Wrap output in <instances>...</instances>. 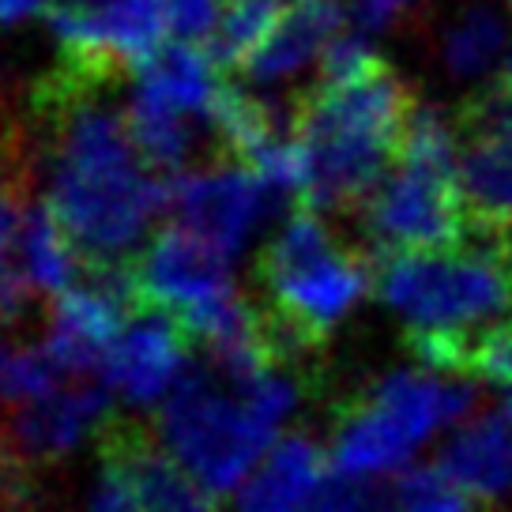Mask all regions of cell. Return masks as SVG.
I'll return each mask as SVG.
<instances>
[{"label": "cell", "mask_w": 512, "mask_h": 512, "mask_svg": "<svg viewBox=\"0 0 512 512\" xmlns=\"http://www.w3.org/2000/svg\"><path fill=\"white\" fill-rule=\"evenodd\" d=\"M170 8V23L185 42H208L219 16H223V0H166Z\"/></svg>", "instance_id": "f1b7e54d"}, {"label": "cell", "mask_w": 512, "mask_h": 512, "mask_svg": "<svg viewBox=\"0 0 512 512\" xmlns=\"http://www.w3.org/2000/svg\"><path fill=\"white\" fill-rule=\"evenodd\" d=\"M125 317H132V309L121 298L83 279L72 290L49 298V332L42 347L64 377H87L95 369L102 373L113 343L125 332Z\"/></svg>", "instance_id": "7c38bea8"}, {"label": "cell", "mask_w": 512, "mask_h": 512, "mask_svg": "<svg viewBox=\"0 0 512 512\" xmlns=\"http://www.w3.org/2000/svg\"><path fill=\"white\" fill-rule=\"evenodd\" d=\"M381 68H388V64L381 61V53L369 46L362 34H339L320 53L317 83H324V87H343V83H358L366 80V76H377Z\"/></svg>", "instance_id": "d4e9b609"}, {"label": "cell", "mask_w": 512, "mask_h": 512, "mask_svg": "<svg viewBox=\"0 0 512 512\" xmlns=\"http://www.w3.org/2000/svg\"><path fill=\"white\" fill-rule=\"evenodd\" d=\"M343 0H287L275 31L264 38L249 64L241 68L256 83H279L328 49L343 34Z\"/></svg>", "instance_id": "2e32d148"}, {"label": "cell", "mask_w": 512, "mask_h": 512, "mask_svg": "<svg viewBox=\"0 0 512 512\" xmlns=\"http://www.w3.org/2000/svg\"><path fill=\"white\" fill-rule=\"evenodd\" d=\"M61 366L46 354V347H23L0 336V407H27L61 392Z\"/></svg>", "instance_id": "603a6c76"}, {"label": "cell", "mask_w": 512, "mask_h": 512, "mask_svg": "<svg viewBox=\"0 0 512 512\" xmlns=\"http://www.w3.org/2000/svg\"><path fill=\"white\" fill-rule=\"evenodd\" d=\"M392 505L396 512H479L482 501L460 490L437 464L407 467L392 482Z\"/></svg>", "instance_id": "cb8c5ba5"}, {"label": "cell", "mask_w": 512, "mask_h": 512, "mask_svg": "<svg viewBox=\"0 0 512 512\" xmlns=\"http://www.w3.org/2000/svg\"><path fill=\"white\" fill-rule=\"evenodd\" d=\"M509 4H512V0H509Z\"/></svg>", "instance_id": "836d02e7"}, {"label": "cell", "mask_w": 512, "mask_h": 512, "mask_svg": "<svg viewBox=\"0 0 512 512\" xmlns=\"http://www.w3.org/2000/svg\"><path fill=\"white\" fill-rule=\"evenodd\" d=\"M34 177L19 170H0V272L19 264V238L31 204Z\"/></svg>", "instance_id": "484cf974"}, {"label": "cell", "mask_w": 512, "mask_h": 512, "mask_svg": "<svg viewBox=\"0 0 512 512\" xmlns=\"http://www.w3.org/2000/svg\"><path fill=\"white\" fill-rule=\"evenodd\" d=\"M411 0H351V12L362 31H384L407 12Z\"/></svg>", "instance_id": "4dcf8cb0"}, {"label": "cell", "mask_w": 512, "mask_h": 512, "mask_svg": "<svg viewBox=\"0 0 512 512\" xmlns=\"http://www.w3.org/2000/svg\"><path fill=\"white\" fill-rule=\"evenodd\" d=\"M113 87L61 61L23 106L49 151V208L83 264H125L151 219L166 211V181L147 177L125 113L106 102Z\"/></svg>", "instance_id": "6da1fadb"}, {"label": "cell", "mask_w": 512, "mask_h": 512, "mask_svg": "<svg viewBox=\"0 0 512 512\" xmlns=\"http://www.w3.org/2000/svg\"><path fill=\"white\" fill-rule=\"evenodd\" d=\"M471 377L512 392V317H505L497 328L482 336L475 362H471Z\"/></svg>", "instance_id": "83f0119b"}, {"label": "cell", "mask_w": 512, "mask_h": 512, "mask_svg": "<svg viewBox=\"0 0 512 512\" xmlns=\"http://www.w3.org/2000/svg\"><path fill=\"white\" fill-rule=\"evenodd\" d=\"M189 336L170 313L144 305L117 336L102 377L125 403H162L189 373Z\"/></svg>", "instance_id": "8fae6325"}, {"label": "cell", "mask_w": 512, "mask_h": 512, "mask_svg": "<svg viewBox=\"0 0 512 512\" xmlns=\"http://www.w3.org/2000/svg\"><path fill=\"white\" fill-rule=\"evenodd\" d=\"M497 83H501V87L512 95V57H509V64H505V72H501V80H497Z\"/></svg>", "instance_id": "d6a6232c"}, {"label": "cell", "mask_w": 512, "mask_h": 512, "mask_svg": "<svg viewBox=\"0 0 512 512\" xmlns=\"http://www.w3.org/2000/svg\"><path fill=\"white\" fill-rule=\"evenodd\" d=\"M19 264L34 283V290H42L49 298H57L80 283L83 256L49 204H34L27 211L23 238H19Z\"/></svg>", "instance_id": "d6986e66"}, {"label": "cell", "mask_w": 512, "mask_h": 512, "mask_svg": "<svg viewBox=\"0 0 512 512\" xmlns=\"http://www.w3.org/2000/svg\"><path fill=\"white\" fill-rule=\"evenodd\" d=\"M136 91L159 98L177 113H211V102L219 95L215 87V61L208 49H196V42H166L147 64L136 68Z\"/></svg>", "instance_id": "ac0fdd59"}, {"label": "cell", "mask_w": 512, "mask_h": 512, "mask_svg": "<svg viewBox=\"0 0 512 512\" xmlns=\"http://www.w3.org/2000/svg\"><path fill=\"white\" fill-rule=\"evenodd\" d=\"M110 415V396L98 384H76L53 392L46 400H34L27 407H16L4 422L8 445L23 464L42 467L57 464L68 452H76L87 433L106 422Z\"/></svg>", "instance_id": "4fadbf2b"}, {"label": "cell", "mask_w": 512, "mask_h": 512, "mask_svg": "<svg viewBox=\"0 0 512 512\" xmlns=\"http://www.w3.org/2000/svg\"><path fill=\"white\" fill-rule=\"evenodd\" d=\"M411 87L381 68L343 87L313 83L290 102V132L309 162V181L298 208H362L400 155L403 128L415 113Z\"/></svg>", "instance_id": "3957f363"}, {"label": "cell", "mask_w": 512, "mask_h": 512, "mask_svg": "<svg viewBox=\"0 0 512 512\" xmlns=\"http://www.w3.org/2000/svg\"><path fill=\"white\" fill-rule=\"evenodd\" d=\"M505 53V23L494 8L471 4L441 31V61L452 76L475 80Z\"/></svg>", "instance_id": "7402d4cb"}, {"label": "cell", "mask_w": 512, "mask_h": 512, "mask_svg": "<svg viewBox=\"0 0 512 512\" xmlns=\"http://www.w3.org/2000/svg\"><path fill=\"white\" fill-rule=\"evenodd\" d=\"M309 512H396V505H392V486H381L377 479L336 475L320 486Z\"/></svg>", "instance_id": "4316f807"}, {"label": "cell", "mask_w": 512, "mask_h": 512, "mask_svg": "<svg viewBox=\"0 0 512 512\" xmlns=\"http://www.w3.org/2000/svg\"><path fill=\"white\" fill-rule=\"evenodd\" d=\"M87 512H140L136 509V497L128 490L125 475L117 467L102 464V475H98L95 490L87 497Z\"/></svg>", "instance_id": "f546056e"}, {"label": "cell", "mask_w": 512, "mask_h": 512, "mask_svg": "<svg viewBox=\"0 0 512 512\" xmlns=\"http://www.w3.org/2000/svg\"><path fill=\"white\" fill-rule=\"evenodd\" d=\"M53 0H0V27H16L34 12H49Z\"/></svg>", "instance_id": "1f68e13d"}, {"label": "cell", "mask_w": 512, "mask_h": 512, "mask_svg": "<svg viewBox=\"0 0 512 512\" xmlns=\"http://www.w3.org/2000/svg\"><path fill=\"white\" fill-rule=\"evenodd\" d=\"M256 287L275 362L298 373L362 298L369 264L358 249L336 241L317 211L298 208L256 260Z\"/></svg>", "instance_id": "277c9868"}, {"label": "cell", "mask_w": 512, "mask_h": 512, "mask_svg": "<svg viewBox=\"0 0 512 512\" xmlns=\"http://www.w3.org/2000/svg\"><path fill=\"white\" fill-rule=\"evenodd\" d=\"M373 287L403 317V343L422 366L471 373L482 336L512 309V241L471 230L452 253L377 260Z\"/></svg>", "instance_id": "7a4b0ae2"}, {"label": "cell", "mask_w": 512, "mask_h": 512, "mask_svg": "<svg viewBox=\"0 0 512 512\" xmlns=\"http://www.w3.org/2000/svg\"><path fill=\"white\" fill-rule=\"evenodd\" d=\"M324 471L328 452L309 433H287L245 479L234 512H309L324 486Z\"/></svg>", "instance_id": "5bb4252c"}, {"label": "cell", "mask_w": 512, "mask_h": 512, "mask_svg": "<svg viewBox=\"0 0 512 512\" xmlns=\"http://www.w3.org/2000/svg\"><path fill=\"white\" fill-rule=\"evenodd\" d=\"M411 448H415V441L369 400L366 388L336 403L332 448H328L336 475L377 479V475H388V471L407 464Z\"/></svg>", "instance_id": "9a60e30c"}, {"label": "cell", "mask_w": 512, "mask_h": 512, "mask_svg": "<svg viewBox=\"0 0 512 512\" xmlns=\"http://www.w3.org/2000/svg\"><path fill=\"white\" fill-rule=\"evenodd\" d=\"M155 433L162 448L215 497L245 486L275 445L272 422L256 415L215 366H189L159 403Z\"/></svg>", "instance_id": "5b68a950"}, {"label": "cell", "mask_w": 512, "mask_h": 512, "mask_svg": "<svg viewBox=\"0 0 512 512\" xmlns=\"http://www.w3.org/2000/svg\"><path fill=\"white\" fill-rule=\"evenodd\" d=\"M362 230L377 260L464 249L471 241V215L456 162L396 159L362 204Z\"/></svg>", "instance_id": "8992f818"}, {"label": "cell", "mask_w": 512, "mask_h": 512, "mask_svg": "<svg viewBox=\"0 0 512 512\" xmlns=\"http://www.w3.org/2000/svg\"><path fill=\"white\" fill-rule=\"evenodd\" d=\"M268 185L234 159H219L200 174H177L166 181V211L177 215V226L215 245L223 256L241 253L245 238L268 211Z\"/></svg>", "instance_id": "ba28073f"}, {"label": "cell", "mask_w": 512, "mask_h": 512, "mask_svg": "<svg viewBox=\"0 0 512 512\" xmlns=\"http://www.w3.org/2000/svg\"><path fill=\"white\" fill-rule=\"evenodd\" d=\"M95 437L102 464L117 467L125 475L140 512H219L215 494L177 464L162 448L159 433L147 430V422L106 415Z\"/></svg>", "instance_id": "30bf717a"}, {"label": "cell", "mask_w": 512, "mask_h": 512, "mask_svg": "<svg viewBox=\"0 0 512 512\" xmlns=\"http://www.w3.org/2000/svg\"><path fill=\"white\" fill-rule=\"evenodd\" d=\"M460 159L456 177L464 192L471 230L512 234V95L490 83L464 98L456 113Z\"/></svg>", "instance_id": "52a82bcc"}, {"label": "cell", "mask_w": 512, "mask_h": 512, "mask_svg": "<svg viewBox=\"0 0 512 512\" xmlns=\"http://www.w3.org/2000/svg\"><path fill=\"white\" fill-rule=\"evenodd\" d=\"M283 0H226L219 27L204 49L219 72H241L283 16Z\"/></svg>", "instance_id": "44dd1931"}, {"label": "cell", "mask_w": 512, "mask_h": 512, "mask_svg": "<svg viewBox=\"0 0 512 512\" xmlns=\"http://www.w3.org/2000/svg\"><path fill=\"white\" fill-rule=\"evenodd\" d=\"M132 268H136L144 305L162 309L174 320L192 317L234 294L230 256H223L215 245H208L185 226H166L132 260Z\"/></svg>", "instance_id": "9c48e42d"}, {"label": "cell", "mask_w": 512, "mask_h": 512, "mask_svg": "<svg viewBox=\"0 0 512 512\" xmlns=\"http://www.w3.org/2000/svg\"><path fill=\"white\" fill-rule=\"evenodd\" d=\"M125 121L147 170H162L174 177L181 174V166L192 155V128L185 113L170 110L166 102L144 95V91H132Z\"/></svg>", "instance_id": "ffe728a7"}, {"label": "cell", "mask_w": 512, "mask_h": 512, "mask_svg": "<svg viewBox=\"0 0 512 512\" xmlns=\"http://www.w3.org/2000/svg\"><path fill=\"white\" fill-rule=\"evenodd\" d=\"M437 467L482 505L501 501L512 490V422L501 415L464 422L441 445Z\"/></svg>", "instance_id": "e0dca14e"}]
</instances>
